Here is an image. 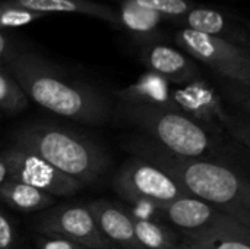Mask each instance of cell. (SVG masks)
I'll return each instance as SVG.
<instances>
[{"label":"cell","mask_w":250,"mask_h":249,"mask_svg":"<svg viewBox=\"0 0 250 249\" xmlns=\"http://www.w3.org/2000/svg\"><path fill=\"white\" fill-rule=\"evenodd\" d=\"M3 66L26 98L41 109L85 125H103L110 119L111 103L103 91L69 76L37 53L15 48Z\"/></svg>","instance_id":"6da1fadb"},{"label":"cell","mask_w":250,"mask_h":249,"mask_svg":"<svg viewBox=\"0 0 250 249\" xmlns=\"http://www.w3.org/2000/svg\"><path fill=\"white\" fill-rule=\"evenodd\" d=\"M127 147L136 154L135 157L144 158L168 173L188 195L202 200L250 226L249 181L231 164L182 157L148 138H133Z\"/></svg>","instance_id":"7a4b0ae2"},{"label":"cell","mask_w":250,"mask_h":249,"mask_svg":"<svg viewBox=\"0 0 250 249\" xmlns=\"http://www.w3.org/2000/svg\"><path fill=\"white\" fill-rule=\"evenodd\" d=\"M13 145L32 151L82 186L95 183L110 164L107 153L92 139L48 122L23 125L15 132Z\"/></svg>","instance_id":"3957f363"},{"label":"cell","mask_w":250,"mask_h":249,"mask_svg":"<svg viewBox=\"0 0 250 249\" xmlns=\"http://www.w3.org/2000/svg\"><path fill=\"white\" fill-rule=\"evenodd\" d=\"M119 113L161 148L189 158L227 163L226 144L188 114L171 106L119 104Z\"/></svg>","instance_id":"277c9868"},{"label":"cell","mask_w":250,"mask_h":249,"mask_svg":"<svg viewBox=\"0 0 250 249\" xmlns=\"http://www.w3.org/2000/svg\"><path fill=\"white\" fill-rule=\"evenodd\" d=\"M174 43L189 57L211 68L217 75L249 88L250 53L248 48L198 31L179 28Z\"/></svg>","instance_id":"5b68a950"},{"label":"cell","mask_w":250,"mask_h":249,"mask_svg":"<svg viewBox=\"0 0 250 249\" xmlns=\"http://www.w3.org/2000/svg\"><path fill=\"white\" fill-rule=\"evenodd\" d=\"M113 188L126 203L146 200L164 205L188 195L168 173L139 157L127 160L117 170Z\"/></svg>","instance_id":"8992f818"},{"label":"cell","mask_w":250,"mask_h":249,"mask_svg":"<svg viewBox=\"0 0 250 249\" xmlns=\"http://www.w3.org/2000/svg\"><path fill=\"white\" fill-rule=\"evenodd\" d=\"M173 106L212 134L229 131L236 136L237 120L226 110L220 92L202 78L174 87Z\"/></svg>","instance_id":"52a82bcc"},{"label":"cell","mask_w":250,"mask_h":249,"mask_svg":"<svg viewBox=\"0 0 250 249\" xmlns=\"http://www.w3.org/2000/svg\"><path fill=\"white\" fill-rule=\"evenodd\" d=\"M7 163L9 181L37 188L51 197H69L78 194L83 186L62 173L45 160L29 150L12 145L3 151Z\"/></svg>","instance_id":"ba28073f"},{"label":"cell","mask_w":250,"mask_h":249,"mask_svg":"<svg viewBox=\"0 0 250 249\" xmlns=\"http://www.w3.org/2000/svg\"><path fill=\"white\" fill-rule=\"evenodd\" d=\"M34 229L41 236H59L79 244L85 249H110L101 236L86 205H60L34 220Z\"/></svg>","instance_id":"9c48e42d"},{"label":"cell","mask_w":250,"mask_h":249,"mask_svg":"<svg viewBox=\"0 0 250 249\" xmlns=\"http://www.w3.org/2000/svg\"><path fill=\"white\" fill-rule=\"evenodd\" d=\"M174 23L180 28L212 35L249 50L250 37L246 23L237 16L218 7L196 4Z\"/></svg>","instance_id":"30bf717a"},{"label":"cell","mask_w":250,"mask_h":249,"mask_svg":"<svg viewBox=\"0 0 250 249\" xmlns=\"http://www.w3.org/2000/svg\"><path fill=\"white\" fill-rule=\"evenodd\" d=\"M139 56L149 72L160 75L171 85H185L199 78V68L192 57L161 41L142 44Z\"/></svg>","instance_id":"8fae6325"},{"label":"cell","mask_w":250,"mask_h":249,"mask_svg":"<svg viewBox=\"0 0 250 249\" xmlns=\"http://www.w3.org/2000/svg\"><path fill=\"white\" fill-rule=\"evenodd\" d=\"M91 211L101 236L110 247L123 249H141L133 227V219L125 207L113 204L107 200H95L86 204Z\"/></svg>","instance_id":"7c38bea8"},{"label":"cell","mask_w":250,"mask_h":249,"mask_svg":"<svg viewBox=\"0 0 250 249\" xmlns=\"http://www.w3.org/2000/svg\"><path fill=\"white\" fill-rule=\"evenodd\" d=\"M182 236V244L193 249H250V226L230 214H223L204 230Z\"/></svg>","instance_id":"4fadbf2b"},{"label":"cell","mask_w":250,"mask_h":249,"mask_svg":"<svg viewBox=\"0 0 250 249\" xmlns=\"http://www.w3.org/2000/svg\"><path fill=\"white\" fill-rule=\"evenodd\" d=\"M163 217L182 230V233H193L204 230L218 222L223 214L214 205L190 195L180 197L168 204L161 205Z\"/></svg>","instance_id":"5bb4252c"},{"label":"cell","mask_w":250,"mask_h":249,"mask_svg":"<svg viewBox=\"0 0 250 249\" xmlns=\"http://www.w3.org/2000/svg\"><path fill=\"white\" fill-rule=\"evenodd\" d=\"M4 6H13L29 12L47 13H78L105 21L117 26L116 9L94 0H1Z\"/></svg>","instance_id":"9a60e30c"},{"label":"cell","mask_w":250,"mask_h":249,"mask_svg":"<svg viewBox=\"0 0 250 249\" xmlns=\"http://www.w3.org/2000/svg\"><path fill=\"white\" fill-rule=\"evenodd\" d=\"M173 85L160 75L146 70L135 82L117 90L120 103L146 106H173Z\"/></svg>","instance_id":"2e32d148"},{"label":"cell","mask_w":250,"mask_h":249,"mask_svg":"<svg viewBox=\"0 0 250 249\" xmlns=\"http://www.w3.org/2000/svg\"><path fill=\"white\" fill-rule=\"evenodd\" d=\"M116 13H117V26L125 29L133 38L142 41V44L158 41L160 28L164 21L158 13L139 7L126 0L119 1V7L116 9Z\"/></svg>","instance_id":"e0dca14e"},{"label":"cell","mask_w":250,"mask_h":249,"mask_svg":"<svg viewBox=\"0 0 250 249\" xmlns=\"http://www.w3.org/2000/svg\"><path fill=\"white\" fill-rule=\"evenodd\" d=\"M0 200L10 208L22 213L41 211L54 204V197L15 181H7L0 186Z\"/></svg>","instance_id":"ac0fdd59"},{"label":"cell","mask_w":250,"mask_h":249,"mask_svg":"<svg viewBox=\"0 0 250 249\" xmlns=\"http://www.w3.org/2000/svg\"><path fill=\"white\" fill-rule=\"evenodd\" d=\"M135 236L141 249L173 248L177 235L160 222H133Z\"/></svg>","instance_id":"d6986e66"},{"label":"cell","mask_w":250,"mask_h":249,"mask_svg":"<svg viewBox=\"0 0 250 249\" xmlns=\"http://www.w3.org/2000/svg\"><path fill=\"white\" fill-rule=\"evenodd\" d=\"M29 100L23 90L10 75V72L0 65V110L15 114L28 107Z\"/></svg>","instance_id":"ffe728a7"},{"label":"cell","mask_w":250,"mask_h":249,"mask_svg":"<svg viewBox=\"0 0 250 249\" xmlns=\"http://www.w3.org/2000/svg\"><path fill=\"white\" fill-rule=\"evenodd\" d=\"M120 1V0H119ZM139 7L158 13L164 21L176 22L196 6L193 0H126Z\"/></svg>","instance_id":"44dd1931"},{"label":"cell","mask_w":250,"mask_h":249,"mask_svg":"<svg viewBox=\"0 0 250 249\" xmlns=\"http://www.w3.org/2000/svg\"><path fill=\"white\" fill-rule=\"evenodd\" d=\"M47 15L29 12L25 9L13 7V6H4L0 3V31H7V29H16L26 26L35 21L44 19Z\"/></svg>","instance_id":"7402d4cb"},{"label":"cell","mask_w":250,"mask_h":249,"mask_svg":"<svg viewBox=\"0 0 250 249\" xmlns=\"http://www.w3.org/2000/svg\"><path fill=\"white\" fill-rule=\"evenodd\" d=\"M133 222H160L163 219L161 205L146 201V200H133L127 201V207H125Z\"/></svg>","instance_id":"603a6c76"},{"label":"cell","mask_w":250,"mask_h":249,"mask_svg":"<svg viewBox=\"0 0 250 249\" xmlns=\"http://www.w3.org/2000/svg\"><path fill=\"white\" fill-rule=\"evenodd\" d=\"M18 232L12 219L0 207V249H15Z\"/></svg>","instance_id":"cb8c5ba5"},{"label":"cell","mask_w":250,"mask_h":249,"mask_svg":"<svg viewBox=\"0 0 250 249\" xmlns=\"http://www.w3.org/2000/svg\"><path fill=\"white\" fill-rule=\"evenodd\" d=\"M38 247L40 249H85L79 244L59 236H42L38 241Z\"/></svg>","instance_id":"d4e9b609"},{"label":"cell","mask_w":250,"mask_h":249,"mask_svg":"<svg viewBox=\"0 0 250 249\" xmlns=\"http://www.w3.org/2000/svg\"><path fill=\"white\" fill-rule=\"evenodd\" d=\"M13 50H15V47L12 44V40L7 37L6 32L0 31V65L6 63V60L10 57Z\"/></svg>","instance_id":"484cf974"},{"label":"cell","mask_w":250,"mask_h":249,"mask_svg":"<svg viewBox=\"0 0 250 249\" xmlns=\"http://www.w3.org/2000/svg\"><path fill=\"white\" fill-rule=\"evenodd\" d=\"M9 181V170H7V163L3 156V151H0V186Z\"/></svg>","instance_id":"4316f807"},{"label":"cell","mask_w":250,"mask_h":249,"mask_svg":"<svg viewBox=\"0 0 250 249\" xmlns=\"http://www.w3.org/2000/svg\"><path fill=\"white\" fill-rule=\"evenodd\" d=\"M179 249H193V248H190V247H188V245H185V244H180V248Z\"/></svg>","instance_id":"83f0119b"},{"label":"cell","mask_w":250,"mask_h":249,"mask_svg":"<svg viewBox=\"0 0 250 249\" xmlns=\"http://www.w3.org/2000/svg\"><path fill=\"white\" fill-rule=\"evenodd\" d=\"M166 249H176V248H174V247H173V248H166Z\"/></svg>","instance_id":"f1b7e54d"}]
</instances>
